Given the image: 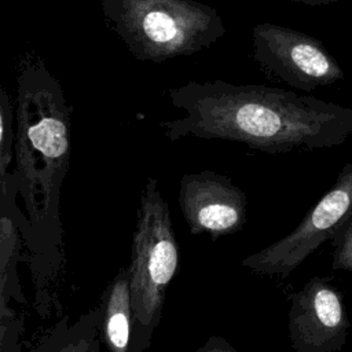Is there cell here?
<instances>
[{
  "label": "cell",
  "instance_id": "obj_11",
  "mask_svg": "<svg viewBox=\"0 0 352 352\" xmlns=\"http://www.w3.org/2000/svg\"><path fill=\"white\" fill-rule=\"evenodd\" d=\"M100 302L70 322L60 318L28 352H100Z\"/></svg>",
  "mask_w": 352,
  "mask_h": 352
},
{
  "label": "cell",
  "instance_id": "obj_4",
  "mask_svg": "<svg viewBox=\"0 0 352 352\" xmlns=\"http://www.w3.org/2000/svg\"><path fill=\"white\" fill-rule=\"evenodd\" d=\"M177 267L179 246L169 206L158 180L148 177L140 194L131 261L126 267L132 305L131 352H144L150 346Z\"/></svg>",
  "mask_w": 352,
  "mask_h": 352
},
{
  "label": "cell",
  "instance_id": "obj_5",
  "mask_svg": "<svg viewBox=\"0 0 352 352\" xmlns=\"http://www.w3.org/2000/svg\"><path fill=\"white\" fill-rule=\"evenodd\" d=\"M352 214V164L338 172L334 184L287 235L249 254L241 265L265 276L287 278L323 242L330 241Z\"/></svg>",
  "mask_w": 352,
  "mask_h": 352
},
{
  "label": "cell",
  "instance_id": "obj_6",
  "mask_svg": "<svg viewBox=\"0 0 352 352\" xmlns=\"http://www.w3.org/2000/svg\"><path fill=\"white\" fill-rule=\"evenodd\" d=\"M253 58L265 77L311 92L333 85L345 72L329 50L314 36L270 22L252 30Z\"/></svg>",
  "mask_w": 352,
  "mask_h": 352
},
{
  "label": "cell",
  "instance_id": "obj_12",
  "mask_svg": "<svg viewBox=\"0 0 352 352\" xmlns=\"http://www.w3.org/2000/svg\"><path fill=\"white\" fill-rule=\"evenodd\" d=\"M15 113L11 99L0 80V195L16 188L14 175ZM18 191V190H16Z\"/></svg>",
  "mask_w": 352,
  "mask_h": 352
},
{
  "label": "cell",
  "instance_id": "obj_7",
  "mask_svg": "<svg viewBox=\"0 0 352 352\" xmlns=\"http://www.w3.org/2000/svg\"><path fill=\"white\" fill-rule=\"evenodd\" d=\"M287 329L294 352H340L351 323L341 292L331 278L314 276L290 294Z\"/></svg>",
  "mask_w": 352,
  "mask_h": 352
},
{
  "label": "cell",
  "instance_id": "obj_9",
  "mask_svg": "<svg viewBox=\"0 0 352 352\" xmlns=\"http://www.w3.org/2000/svg\"><path fill=\"white\" fill-rule=\"evenodd\" d=\"M23 245L16 209L12 202L0 199V352H19L23 319L11 308L10 301H23L18 276L16 258Z\"/></svg>",
  "mask_w": 352,
  "mask_h": 352
},
{
  "label": "cell",
  "instance_id": "obj_1",
  "mask_svg": "<svg viewBox=\"0 0 352 352\" xmlns=\"http://www.w3.org/2000/svg\"><path fill=\"white\" fill-rule=\"evenodd\" d=\"M70 126V107L56 77L43 59H23L15 99L14 175L22 201L19 231L30 254L34 308L41 318L54 309L63 264L59 198L69 170Z\"/></svg>",
  "mask_w": 352,
  "mask_h": 352
},
{
  "label": "cell",
  "instance_id": "obj_14",
  "mask_svg": "<svg viewBox=\"0 0 352 352\" xmlns=\"http://www.w3.org/2000/svg\"><path fill=\"white\" fill-rule=\"evenodd\" d=\"M194 352H239V351H236L224 337L212 336L206 340L204 345H201Z\"/></svg>",
  "mask_w": 352,
  "mask_h": 352
},
{
  "label": "cell",
  "instance_id": "obj_2",
  "mask_svg": "<svg viewBox=\"0 0 352 352\" xmlns=\"http://www.w3.org/2000/svg\"><path fill=\"white\" fill-rule=\"evenodd\" d=\"M168 95L184 111L160 122L170 142L220 139L280 154L331 148L352 136V107L294 91L214 80L188 81Z\"/></svg>",
  "mask_w": 352,
  "mask_h": 352
},
{
  "label": "cell",
  "instance_id": "obj_8",
  "mask_svg": "<svg viewBox=\"0 0 352 352\" xmlns=\"http://www.w3.org/2000/svg\"><path fill=\"white\" fill-rule=\"evenodd\" d=\"M177 202L190 232L208 234L212 241L241 231L248 220L245 191L214 170L184 173Z\"/></svg>",
  "mask_w": 352,
  "mask_h": 352
},
{
  "label": "cell",
  "instance_id": "obj_3",
  "mask_svg": "<svg viewBox=\"0 0 352 352\" xmlns=\"http://www.w3.org/2000/svg\"><path fill=\"white\" fill-rule=\"evenodd\" d=\"M102 12L133 58L143 62L190 56L226 34L217 10L195 0H102Z\"/></svg>",
  "mask_w": 352,
  "mask_h": 352
},
{
  "label": "cell",
  "instance_id": "obj_13",
  "mask_svg": "<svg viewBox=\"0 0 352 352\" xmlns=\"http://www.w3.org/2000/svg\"><path fill=\"white\" fill-rule=\"evenodd\" d=\"M333 246V270L352 272V214L330 239Z\"/></svg>",
  "mask_w": 352,
  "mask_h": 352
},
{
  "label": "cell",
  "instance_id": "obj_10",
  "mask_svg": "<svg viewBox=\"0 0 352 352\" xmlns=\"http://www.w3.org/2000/svg\"><path fill=\"white\" fill-rule=\"evenodd\" d=\"M99 336L107 352H131L132 305L126 267L118 270L100 298Z\"/></svg>",
  "mask_w": 352,
  "mask_h": 352
},
{
  "label": "cell",
  "instance_id": "obj_15",
  "mask_svg": "<svg viewBox=\"0 0 352 352\" xmlns=\"http://www.w3.org/2000/svg\"><path fill=\"white\" fill-rule=\"evenodd\" d=\"M285 1H294V3H301L305 6H329V4H334L338 1H344V0H285Z\"/></svg>",
  "mask_w": 352,
  "mask_h": 352
}]
</instances>
